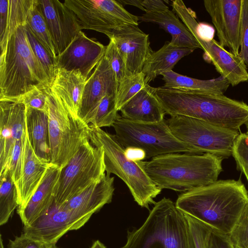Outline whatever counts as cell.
I'll list each match as a JSON object with an SVG mask.
<instances>
[{
    "label": "cell",
    "instance_id": "1",
    "mask_svg": "<svg viewBox=\"0 0 248 248\" xmlns=\"http://www.w3.org/2000/svg\"><path fill=\"white\" fill-rule=\"evenodd\" d=\"M175 204L183 213L228 235L248 204V193L240 179L219 180L183 192Z\"/></svg>",
    "mask_w": 248,
    "mask_h": 248
},
{
    "label": "cell",
    "instance_id": "2",
    "mask_svg": "<svg viewBox=\"0 0 248 248\" xmlns=\"http://www.w3.org/2000/svg\"><path fill=\"white\" fill-rule=\"evenodd\" d=\"M166 114L201 120L238 131L248 122V105L224 94L162 87L154 88Z\"/></svg>",
    "mask_w": 248,
    "mask_h": 248
},
{
    "label": "cell",
    "instance_id": "3",
    "mask_svg": "<svg viewBox=\"0 0 248 248\" xmlns=\"http://www.w3.org/2000/svg\"><path fill=\"white\" fill-rule=\"evenodd\" d=\"M223 159L210 154L174 153L140 163L160 189L185 192L217 181Z\"/></svg>",
    "mask_w": 248,
    "mask_h": 248
},
{
    "label": "cell",
    "instance_id": "4",
    "mask_svg": "<svg viewBox=\"0 0 248 248\" xmlns=\"http://www.w3.org/2000/svg\"><path fill=\"white\" fill-rule=\"evenodd\" d=\"M51 85L31 47L25 26H20L1 49L0 101L16 102L33 89Z\"/></svg>",
    "mask_w": 248,
    "mask_h": 248
},
{
    "label": "cell",
    "instance_id": "5",
    "mask_svg": "<svg viewBox=\"0 0 248 248\" xmlns=\"http://www.w3.org/2000/svg\"><path fill=\"white\" fill-rule=\"evenodd\" d=\"M122 248H191L184 214L170 199L163 198L155 202L141 227L128 232Z\"/></svg>",
    "mask_w": 248,
    "mask_h": 248
},
{
    "label": "cell",
    "instance_id": "6",
    "mask_svg": "<svg viewBox=\"0 0 248 248\" xmlns=\"http://www.w3.org/2000/svg\"><path fill=\"white\" fill-rule=\"evenodd\" d=\"M89 140L104 151L106 174H114L127 186L134 201L141 207L149 209L155 204L154 199L162 189L157 186L145 172L139 161L128 159L124 148L114 135L89 124Z\"/></svg>",
    "mask_w": 248,
    "mask_h": 248
},
{
    "label": "cell",
    "instance_id": "7",
    "mask_svg": "<svg viewBox=\"0 0 248 248\" xmlns=\"http://www.w3.org/2000/svg\"><path fill=\"white\" fill-rule=\"evenodd\" d=\"M46 106L50 163L62 169L89 140V124L71 112L50 88Z\"/></svg>",
    "mask_w": 248,
    "mask_h": 248
},
{
    "label": "cell",
    "instance_id": "8",
    "mask_svg": "<svg viewBox=\"0 0 248 248\" xmlns=\"http://www.w3.org/2000/svg\"><path fill=\"white\" fill-rule=\"evenodd\" d=\"M112 127L115 138L124 148H140L145 152L146 159L174 153L198 154L173 136L165 120L144 123L128 120L119 115Z\"/></svg>",
    "mask_w": 248,
    "mask_h": 248
},
{
    "label": "cell",
    "instance_id": "9",
    "mask_svg": "<svg viewBox=\"0 0 248 248\" xmlns=\"http://www.w3.org/2000/svg\"><path fill=\"white\" fill-rule=\"evenodd\" d=\"M104 151L87 140L62 169L55 188L54 204L60 207L106 174Z\"/></svg>",
    "mask_w": 248,
    "mask_h": 248
},
{
    "label": "cell",
    "instance_id": "10",
    "mask_svg": "<svg viewBox=\"0 0 248 248\" xmlns=\"http://www.w3.org/2000/svg\"><path fill=\"white\" fill-rule=\"evenodd\" d=\"M165 120L173 136L197 154H210L224 159L232 155L238 131L184 116H170Z\"/></svg>",
    "mask_w": 248,
    "mask_h": 248
},
{
    "label": "cell",
    "instance_id": "11",
    "mask_svg": "<svg viewBox=\"0 0 248 248\" xmlns=\"http://www.w3.org/2000/svg\"><path fill=\"white\" fill-rule=\"evenodd\" d=\"M63 2L76 14L82 30L103 33L109 39L121 25H138L139 16L126 10L118 0H65Z\"/></svg>",
    "mask_w": 248,
    "mask_h": 248
},
{
    "label": "cell",
    "instance_id": "12",
    "mask_svg": "<svg viewBox=\"0 0 248 248\" xmlns=\"http://www.w3.org/2000/svg\"><path fill=\"white\" fill-rule=\"evenodd\" d=\"M91 216L70 211L54 203L49 210L31 223L24 226L22 233L48 245H56L68 231L82 227Z\"/></svg>",
    "mask_w": 248,
    "mask_h": 248
},
{
    "label": "cell",
    "instance_id": "13",
    "mask_svg": "<svg viewBox=\"0 0 248 248\" xmlns=\"http://www.w3.org/2000/svg\"><path fill=\"white\" fill-rule=\"evenodd\" d=\"M204 6L217 31L219 43L239 55L242 0H204Z\"/></svg>",
    "mask_w": 248,
    "mask_h": 248
},
{
    "label": "cell",
    "instance_id": "14",
    "mask_svg": "<svg viewBox=\"0 0 248 248\" xmlns=\"http://www.w3.org/2000/svg\"><path fill=\"white\" fill-rule=\"evenodd\" d=\"M52 36L57 57L68 46L81 31L76 14L58 0H38Z\"/></svg>",
    "mask_w": 248,
    "mask_h": 248
},
{
    "label": "cell",
    "instance_id": "15",
    "mask_svg": "<svg viewBox=\"0 0 248 248\" xmlns=\"http://www.w3.org/2000/svg\"><path fill=\"white\" fill-rule=\"evenodd\" d=\"M109 40L122 56L128 75L141 73L146 59L152 52L149 35L138 25L128 24L118 27Z\"/></svg>",
    "mask_w": 248,
    "mask_h": 248
},
{
    "label": "cell",
    "instance_id": "16",
    "mask_svg": "<svg viewBox=\"0 0 248 248\" xmlns=\"http://www.w3.org/2000/svg\"><path fill=\"white\" fill-rule=\"evenodd\" d=\"M106 46L81 31L57 58L56 67L79 70L87 79L105 54Z\"/></svg>",
    "mask_w": 248,
    "mask_h": 248
},
{
    "label": "cell",
    "instance_id": "17",
    "mask_svg": "<svg viewBox=\"0 0 248 248\" xmlns=\"http://www.w3.org/2000/svg\"><path fill=\"white\" fill-rule=\"evenodd\" d=\"M26 111L20 102L0 101V173L8 164L16 142L26 136Z\"/></svg>",
    "mask_w": 248,
    "mask_h": 248
},
{
    "label": "cell",
    "instance_id": "18",
    "mask_svg": "<svg viewBox=\"0 0 248 248\" xmlns=\"http://www.w3.org/2000/svg\"><path fill=\"white\" fill-rule=\"evenodd\" d=\"M117 89L114 73L104 55L87 80L78 116L87 124L101 100L107 94L116 95Z\"/></svg>",
    "mask_w": 248,
    "mask_h": 248
},
{
    "label": "cell",
    "instance_id": "19",
    "mask_svg": "<svg viewBox=\"0 0 248 248\" xmlns=\"http://www.w3.org/2000/svg\"><path fill=\"white\" fill-rule=\"evenodd\" d=\"M62 168L50 163V165L36 190L26 205L17 208L24 226L28 225L46 213L50 208L54 200V193Z\"/></svg>",
    "mask_w": 248,
    "mask_h": 248
},
{
    "label": "cell",
    "instance_id": "20",
    "mask_svg": "<svg viewBox=\"0 0 248 248\" xmlns=\"http://www.w3.org/2000/svg\"><path fill=\"white\" fill-rule=\"evenodd\" d=\"M114 182V177L106 173L100 181L61 206L82 215L92 216L104 205L111 202L115 190Z\"/></svg>",
    "mask_w": 248,
    "mask_h": 248
},
{
    "label": "cell",
    "instance_id": "21",
    "mask_svg": "<svg viewBox=\"0 0 248 248\" xmlns=\"http://www.w3.org/2000/svg\"><path fill=\"white\" fill-rule=\"evenodd\" d=\"M35 155L26 133L24 146L22 175L18 188L17 208L24 207L37 189L50 165Z\"/></svg>",
    "mask_w": 248,
    "mask_h": 248
},
{
    "label": "cell",
    "instance_id": "22",
    "mask_svg": "<svg viewBox=\"0 0 248 248\" xmlns=\"http://www.w3.org/2000/svg\"><path fill=\"white\" fill-rule=\"evenodd\" d=\"M122 117L134 122L155 123L163 121L165 112L154 87L146 84L120 109Z\"/></svg>",
    "mask_w": 248,
    "mask_h": 248
},
{
    "label": "cell",
    "instance_id": "23",
    "mask_svg": "<svg viewBox=\"0 0 248 248\" xmlns=\"http://www.w3.org/2000/svg\"><path fill=\"white\" fill-rule=\"evenodd\" d=\"M87 80L79 70L57 68L50 89L71 112L78 116Z\"/></svg>",
    "mask_w": 248,
    "mask_h": 248
},
{
    "label": "cell",
    "instance_id": "24",
    "mask_svg": "<svg viewBox=\"0 0 248 248\" xmlns=\"http://www.w3.org/2000/svg\"><path fill=\"white\" fill-rule=\"evenodd\" d=\"M195 49L178 46L170 42H166L158 50L152 51L146 59L142 71L145 75L146 83L148 84L157 76L172 70L179 60Z\"/></svg>",
    "mask_w": 248,
    "mask_h": 248
},
{
    "label": "cell",
    "instance_id": "25",
    "mask_svg": "<svg viewBox=\"0 0 248 248\" xmlns=\"http://www.w3.org/2000/svg\"><path fill=\"white\" fill-rule=\"evenodd\" d=\"M139 20L159 25L170 34L171 36L170 42L175 46L201 48L194 37L172 11L167 9L160 12H146L139 16Z\"/></svg>",
    "mask_w": 248,
    "mask_h": 248
},
{
    "label": "cell",
    "instance_id": "26",
    "mask_svg": "<svg viewBox=\"0 0 248 248\" xmlns=\"http://www.w3.org/2000/svg\"><path fill=\"white\" fill-rule=\"evenodd\" d=\"M26 124L29 139L35 155L41 160L50 163L47 114L41 110L26 107Z\"/></svg>",
    "mask_w": 248,
    "mask_h": 248
},
{
    "label": "cell",
    "instance_id": "27",
    "mask_svg": "<svg viewBox=\"0 0 248 248\" xmlns=\"http://www.w3.org/2000/svg\"><path fill=\"white\" fill-rule=\"evenodd\" d=\"M163 87L202 92L215 94H223L231 85L229 81L220 76L216 78L202 80L180 75L173 71L163 73Z\"/></svg>",
    "mask_w": 248,
    "mask_h": 248
},
{
    "label": "cell",
    "instance_id": "28",
    "mask_svg": "<svg viewBox=\"0 0 248 248\" xmlns=\"http://www.w3.org/2000/svg\"><path fill=\"white\" fill-rule=\"evenodd\" d=\"M25 27L56 61L57 55L55 45L38 0H36L30 11Z\"/></svg>",
    "mask_w": 248,
    "mask_h": 248
},
{
    "label": "cell",
    "instance_id": "29",
    "mask_svg": "<svg viewBox=\"0 0 248 248\" xmlns=\"http://www.w3.org/2000/svg\"><path fill=\"white\" fill-rule=\"evenodd\" d=\"M36 0H8L6 29L0 39L2 49L15 31L21 26H25L31 9Z\"/></svg>",
    "mask_w": 248,
    "mask_h": 248
},
{
    "label": "cell",
    "instance_id": "30",
    "mask_svg": "<svg viewBox=\"0 0 248 248\" xmlns=\"http://www.w3.org/2000/svg\"><path fill=\"white\" fill-rule=\"evenodd\" d=\"M18 206L16 187L10 172L0 173V225L6 224Z\"/></svg>",
    "mask_w": 248,
    "mask_h": 248
},
{
    "label": "cell",
    "instance_id": "31",
    "mask_svg": "<svg viewBox=\"0 0 248 248\" xmlns=\"http://www.w3.org/2000/svg\"><path fill=\"white\" fill-rule=\"evenodd\" d=\"M115 98L114 94L105 95L90 115L87 124L101 128L112 126L119 115Z\"/></svg>",
    "mask_w": 248,
    "mask_h": 248
},
{
    "label": "cell",
    "instance_id": "32",
    "mask_svg": "<svg viewBox=\"0 0 248 248\" xmlns=\"http://www.w3.org/2000/svg\"><path fill=\"white\" fill-rule=\"evenodd\" d=\"M146 84L145 75L142 72L125 77L118 86L115 98L117 111H120L121 108Z\"/></svg>",
    "mask_w": 248,
    "mask_h": 248
},
{
    "label": "cell",
    "instance_id": "33",
    "mask_svg": "<svg viewBox=\"0 0 248 248\" xmlns=\"http://www.w3.org/2000/svg\"><path fill=\"white\" fill-rule=\"evenodd\" d=\"M184 214L188 224L191 248H208L213 228L189 215Z\"/></svg>",
    "mask_w": 248,
    "mask_h": 248
},
{
    "label": "cell",
    "instance_id": "34",
    "mask_svg": "<svg viewBox=\"0 0 248 248\" xmlns=\"http://www.w3.org/2000/svg\"><path fill=\"white\" fill-rule=\"evenodd\" d=\"M31 47L48 76L51 84L57 69L56 60L38 41L33 34L26 28Z\"/></svg>",
    "mask_w": 248,
    "mask_h": 248
},
{
    "label": "cell",
    "instance_id": "35",
    "mask_svg": "<svg viewBox=\"0 0 248 248\" xmlns=\"http://www.w3.org/2000/svg\"><path fill=\"white\" fill-rule=\"evenodd\" d=\"M25 139V137L16 142L8 163L2 171L8 170L10 172L17 190L22 175Z\"/></svg>",
    "mask_w": 248,
    "mask_h": 248
},
{
    "label": "cell",
    "instance_id": "36",
    "mask_svg": "<svg viewBox=\"0 0 248 248\" xmlns=\"http://www.w3.org/2000/svg\"><path fill=\"white\" fill-rule=\"evenodd\" d=\"M228 235L234 248H248V204Z\"/></svg>",
    "mask_w": 248,
    "mask_h": 248
},
{
    "label": "cell",
    "instance_id": "37",
    "mask_svg": "<svg viewBox=\"0 0 248 248\" xmlns=\"http://www.w3.org/2000/svg\"><path fill=\"white\" fill-rule=\"evenodd\" d=\"M104 55L110 64L118 86L119 83L129 75L124 61L112 40H109L106 46Z\"/></svg>",
    "mask_w": 248,
    "mask_h": 248
},
{
    "label": "cell",
    "instance_id": "38",
    "mask_svg": "<svg viewBox=\"0 0 248 248\" xmlns=\"http://www.w3.org/2000/svg\"><path fill=\"white\" fill-rule=\"evenodd\" d=\"M233 156L237 168L243 172L248 182V135L239 133L233 147Z\"/></svg>",
    "mask_w": 248,
    "mask_h": 248
},
{
    "label": "cell",
    "instance_id": "39",
    "mask_svg": "<svg viewBox=\"0 0 248 248\" xmlns=\"http://www.w3.org/2000/svg\"><path fill=\"white\" fill-rule=\"evenodd\" d=\"M48 88L33 89L23 95L18 101L23 103L27 108L41 110L46 113Z\"/></svg>",
    "mask_w": 248,
    "mask_h": 248
},
{
    "label": "cell",
    "instance_id": "40",
    "mask_svg": "<svg viewBox=\"0 0 248 248\" xmlns=\"http://www.w3.org/2000/svg\"><path fill=\"white\" fill-rule=\"evenodd\" d=\"M239 56L248 66V0H242Z\"/></svg>",
    "mask_w": 248,
    "mask_h": 248
},
{
    "label": "cell",
    "instance_id": "41",
    "mask_svg": "<svg viewBox=\"0 0 248 248\" xmlns=\"http://www.w3.org/2000/svg\"><path fill=\"white\" fill-rule=\"evenodd\" d=\"M51 245L33 239L22 233L10 240L7 248H49Z\"/></svg>",
    "mask_w": 248,
    "mask_h": 248
},
{
    "label": "cell",
    "instance_id": "42",
    "mask_svg": "<svg viewBox=\"0 0 248 248\" xmlns=\"http://www.w3.org/2000/svg\"><path fill=\"white\" fill-rule=\"evenodd\" d=\"M208 248H234L228 234L213 229Z\"/></svg>",
    "mask_w": 248,
    "mask_h": 248
},
{
    "label": "cell",
    "instance_id": "43",
    "mask_svg": "<svg viewBox=\"0 0 248 248\" xmlns=\"http://www.w3.org/2000/svg\"><path fill=\"white\" fill-rule=\"evenodd\" d=\"M146 12H160L169 9L168 7L161 0H145L141 2Z\"/></svg>",
    "mask_w": 248,
    "mask_h": 248
},
{
    "label": "cell",
    "instance_id": "44",
    "mask_svg": "<svg viewBox=\"0 0 248 248\" xmlns=\"http://www.w3.org/2000/svg\"><path fill=\"white\" fill-rule=\"evenodd\" d=\"M8 0H0V39L5 32L8 12Z\"/></svg>",
    "mask_w": 248,
    "mask_h": 248
},
{
    "label": "cell",
    "instance_id": "45",
    "mask_svg": "<svg viewBox=\"0 0 248 248\" xmlns=\"http://www.w3.org/2000/svg\"><path fill=\"white\" fill-rule=\"evenodd\" d=\"M126 157L134 161H142L146 159L145 152L141 149L136 147H127L124 148Z\"/></svg>",
    "mask_w": 248,
    "mask_h": 248
},
{
    "label": "cell",
    "instance_id": "46",
    "mask_svg": "<svg viewBox=\"0 0 248 248\" xmlns=\"http://www.w3.org/2000/svg\"><path fill=\"white\" fill-rule=\"evenodd\" d=\"M118 1L122 5L124 4L132 5L145 12V10L142 5L141 0H118Z\"/></svg>",
    "mask_w": 248,
    "mask_h": 248
},
{
    "label": "cell",
    "instance_id": "47",
    "mask_svg": "<svg viewBox=\"0 0 248 248\" xmlns=\"http://www.w3.org/2000/svg\"><path fill=\"white\" fill-rule=\"evenodd\" d=\"M91 248H106L105 245L99 240L95 241Z\"/></svg>",
    "mask_w": 248,
    "mask_h": 248
},
{
    "label": "cell",
    "instance_id": "48",
    "mask_svg": "<svg viewBox=\"0 0 248 248\" xmlns=\"http://www.w3.org/2000/svg\"><path fill=\"white\" fill-rule=\"evenodd\" d=\"M0 248H4L3 244V240L2 239L1 235H0Z\"/></svg>",
    "mask_w": 248,
    "mask_h": 248
},
{
    "label": "cell",
    "instance_id": "49",
    "mask_svg": "<svg viewBox=\"0 0 248 248\" xmlns=\"http://www.w3.org/2000/svg\"><path fill=\"white\" fill-rule=\"evenodd\" d=\"M49 248H61L59 247H58L56 245H52L50 246Z\"/></svg>",
    "mask_w": 248,
    "mask_h": 248
},
{
    "label": "cell",
    "instance_id": "50",
    "mask_svg": "<svg viewBox=\"0 0 248 248\" xmlns=\"http://www.w3.org/2000/svg\"><path fill=\"white\" fill-rule=\"evenodd\" d=\"M246 125L247 126V132L246 133L248 135V122L247 123V124Z\"/></svg>",
    "mask_w": 248,
    "mask_h": 248
}]
</instances>
